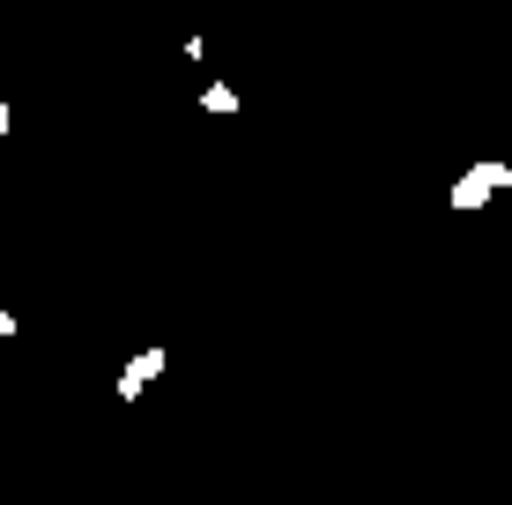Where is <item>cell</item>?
Segmentation results:
<instances>
[{
    "label": "cell",
    "mask_w": 512,
    "mask_h": 505,
    "mask_svg": "<svg viewBox=\"0 0 512 505\" xmlns=\"http://www.w3.org/2000/svg\"><path fill=\"white\" fill-rule=\"evenodd\" d=\"M498 194H512V164H505V156H475L461 179H453L446 208H490Z\"/></svg>",
    "instance_id": "obj_1"
},
{
    "label": "cell",
    "mask_w": 512,
    "mask_h": 505,
    "mask_svg": "<svg viewBox=\"0 0 512 505\" xmlns=\"http://www.w3.org/2000/svg\"><path fill=\"white\" fill-rule=\"evenodd\" d=\"M156 372H171V350H141V357L127 364V372L112 379V387H119V402H141V394H149V379H156Z\"/></svg>",
    "instance_id": "obj_2"
},
{
    "label": "cell",
    "mask_w": 512,
    "mask_h": 505,
    "mask_svg": "<svg viewBox=\"0 0 512 505\" xmlns=\"http://www.w3.org/2000/svg\"><path fill=\"white\" fill-rule=\"evenodd\" d=\"M201 104H208V112H238V90H231V82H208Z\"/></svg>",
    "instance_id": "obj_3"
}]
</instances>
